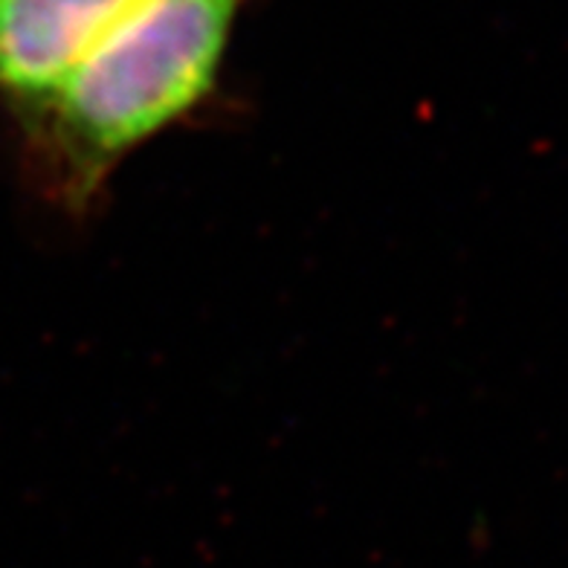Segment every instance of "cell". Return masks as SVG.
<instances>
[{
  "label": "cell",
  "instance_id": "2",
  "mask_svg": "<svg viewBox=\"0 0 568 568\" xmlns=\"http://www.w3.org/2000/svg\"><path fill=\"white\" fill-rule=\"evenodd\" d=\"M128 0H0V99L21 134Z\"/></svg>",
  "mask_w": 568,
  "mask_h": 568
},
{
  "label": "cell",
  "instance_id": "1",
  "mask_svg": "<svg viewBox=\"0 0 568 568\" xmlns=\"http://www.w3.org/2000/svg\"><path fill=\"white\" fill-rule=\"evenodd\" d=\"M241 0H128L23 131L38 183L84 212L136 149L210 97Z\"/></svg>",
  "mask_w": 568,
  "mask_h": 568
}]
</instances>
